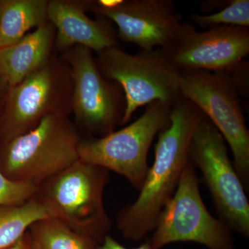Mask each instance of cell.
Wrapping results in <instances>:
<instances>
[{
	"label": "cell",
	"mask_w": 249,
	"mask_h": 249,
	"mask_svg": "<svg viewBox=\"0 0 249 249\" xmlns=\"http://www.w3.org/2000/svg\"><path fill=\"white\" fill-rule=\"evenodd\" d=\"M232 232L205 206L196 168L190 161L149 239L155 249L177 242H195L208 249H233Z\"/></svg>",
	"instance_id": "cell-8"
},
{
	"label": "cell",
	"mask_w": 249,
	"mask_h": 249,
	"mask_svg": "<svg viewBox=\"0 0 249 249\" xmlns=\"http://www.w3.org/2000/svg\"><path fill=\"white\" fill-rule=\"evenodd\" d=\"M49 217L36 196L24 204L0 208V249L12 247L34 223Z\"/></svg>",
	"instance_id": "cell-17"
},
{
	"label": "cell",
	"mask_w": 249,
	"mask_h": 249,
	"mask_svg": "<svg viewBox=\"0 0 249 249\" xmlns=\"http://www.w3.org/2000/svg\"><path fill=\"white\" fill-rule=\"evenodd\" d=\"M81 140L62 111L49 114L34 128L8 141L0 168L12 179L37 187L80 160Z\"/></svg>",
	"instance_id": "cell-3"
},
{
	"label": "cell",
	"mask_w": 249,
	"mask_h": 249,
	"mask_svg": "<svg viewBox=\"0 0 249 249\" xmlns=\"http://www.w3.org/2000/svg\"><path fill=\"white\" fill-rule=\"evenodd\" d=\"M180 94L191 101L218 129L233 157L232 163L246 191L249 188V131L241 97L229 73L180 71Z\"/></svg>",
	"instance_id": "cell-5"
},
{
	"label": "cell",
	"mask_w": 249,
	"mask_h": 249,
	"mask_svg": "<svg viewBox=\"0 0 249 249\" xmlns=\"http://www.w3.org/2000/svg\"><path fill=\"white\" fill-rule=\"evenodd\" d=\"M204 114L181 94L174 103L168 127L159 134L155 160L149 167L140 193L121 210L116 227L125 240H145L155 230L160 212L171 199L190 162V147Z\"/></svg>",
	"instance_id": "cell-1"
},
{
	"label": "cell",
	"mask_w": 249,
	"mask_h": 249,
	"mask_svg": "<svg viewBox=\"0 0 249 249\" xmlns=\"http://www.w3.org/2000/svg\"><path fill=\"white\" fill-rule=\"evenodd\" d=\"M72 82V107L78 124L89 134L102 137L121 124L125 109L122 89L103 76L92 51L75 46L65 53Z\"/></svg>",
	"instance_id": "cell-9"
},
{
	"label": "cell",
	"mask_w": 249,
	"mask_h": 249,
	"mask_svg": "<svg viewBox=\"0 0 249 249\" xmlns=\"http://www.w3.org/2000/svg\"><path fill=\"white\" fill-rule=\"evenodd\" d=\"M109 171L78 160L37 186L36 196L55 218L100 244L110 231L104 204Z\"/></svg>",
	"instance_id": "cell-2"
},
{
	"label": "cell",
	"mask_w": 249,
	"mask_h": 249,
	"mask_svg": "<svg viewBox=\"0 0 249 249\" xmlns=\"http://www.w3.org/2000/svg\"><path fill=\"white\" fill-rule=\"evenodd\" d=\"M96 64L103 76L115 82L124 93L125 109L121 124L139 107L155 101L175 103L179 96L180 71L160 49L129 54L118 47L98 53Z\"/></svg>",
	"instance_id": "cell-7"
},
{
	"label": "cell",
	"mask_w": 249,
	"mask_h": 249,
	"mask_svg": "<svg viewBox=\"0 0 249 249\" xmlns=\"http://www.w3.org/2000/svg\"><path fill=\"white\" fill-rule=\"evenodd\" d=\"M88 9L114 22L116 36L141 50L166 48L176 39L183 22L172 0H119L111 8L88 3Z\"/></svg>",
	"instance_id": "cell-11"
},
{
	"label": "cell",
	"mask_w": 249,
	"mask_h": 249,
	"mask_svg": "<svg viewBox=\"0 0 249 249\" xmlns=\"http://www.w3.org/2000/svg\"><path fill=\"white\" fill-rule=\"evenodd\" d=\"M37 190L33 183L9 178L0 168V208L24 204L36 196Z\"/></svg>",
	"instance_id": "cell-19"
},
{
	"label": "cell",
	"mask_w": 249,
	"mask_h": 249,
	"mask_svg": "<svg viewBox=\"0 0 249 249\" xmlns=\"http://www.w3.org/2000/svg\"><path fill=\"white\" fill-rule=\"evenodd\" d=\"M6 249H36L29 231L12 247Z\"/></svg>",
	"instance_id": "cell-21"
},
{
	"label": "cell",
	"mask_w": 249,
	"mask_h": 249,
	"mask_svg": "<svg viewBox=\"0 0 249 249\" xmlns=\"http://www.w3.org/2000/svg\"><path fill=\"white\" fill-rule=\"evenodd\" d=\"M222 134L204 116L195 131L190 161L202 175L219 219L232 232L249 237V202Z\"/></svg>",
	"instance_id": "cell-6"
},
{
	"label": "cell",
	"mask_w": 249,
	"mask_h": 249,
	"mask_svg": "<svg viewBox=\"0 0 249 249\" xmlns=\"http://www.w3.org/2000/svg\"><path fill=\"white\" fill-rule=\"evenodd\" d=\"M162 53L178 71L230 73L249 53V28L217 26L199 31L183 22L176 39Z\"/></svg>",
	"instance_id": "cell-10"
},
{
	"label": "cell",
	"mask_w": 249,
	"mask_h": 249,
	"mask_svg": "<svg viewBox=\"0 0 249 249\" xmlns=\"http://www.w3.org/2000/svg\"><path fill=\"white\" fill-rule=\"evenodd\" d=\"M1 1H0V13H1Z\"/></svg>",
	"instance_id": "cell-22"
},
{
	"label": "cell",
	"mask_w": 249,
	"mask_h": 249,
	"mask_svg": "<svg viewBox=\"0 0 249 249\" xmlns=\"http://www.w3.org/2000/svg\"><path fill=\"white\" fill-rule=\"evenodd\" d=\"M173 104L155 101L124 128L104 137L82 139L80 160L119 174L139 191L149 169V150L156 136L169 125Z\"/></svg>",
	"instance_id": "cell-4"
},
{
	"label": "cell",
	"mask_w": 249,
	"mask_h": 249,
	"mask_svg": "<svg viewBox=\"0 0 249 249\" xmlns=\"http://www.w3.org/2000/svg\"><path fill=\"white\" fill-rule=\"evenodd\" d=\"M86 4L64 0L48 1V19L55 28L58 48L81 46L99 53L118 47L110 21L106 18L94 20L88 17L85 11L88 9Z\"/></svg>",
	"instance_id": "cell-13"
},
{
	"label": "cell",
	"mask_w": 249,
	"mask_h": 249,
	"mask_svg": "<svg viewBox=\"0 0 249 249\" xmlns=\"http://www.w3.org/2000/svg\"><path fill=\"white\" fill-rule=\"evenodd\" d=\"M29 232L36 249H94L99 245L55 218L37 221Z\"/></svg>",
	"instance_id": "cell-16"
},
{
	"label": "cell",
	"mask_w": 249,
	"mask_h": 249,
	"mask_svg": "<svg viewBox=\"0 0 249 249\" xmlns=\"http://www.w3.org/2000/svg\"><path fill=\"white\" fill-rule=\"evenodd\" d=\"M60 72L52 60L19 84L10 88L5 113V132L10 139L34 128L55 109L60 91Z\"/></svg>",
	"instance_id": "cell-12"
},
{
	"label": "cell",
	"mask_w": 249,
	"mask_h": 249,
	"mask_svg": "<svg viewBox=\"0 0 249 249\" xmlns=\"http://www.w3.org/2000/svg\"><path fill=\"white\" fill-rule=\"evenodd\" d=\"M191 20L201 29L217 26H235L249 28V0H231L217 12L211 14H193Z\"/></svg>",
	"instance_id": "cell-18"
},
{
	"label": "cell",
	"mask_w": 249,
	"mask_h": 249,
	"mask_svg": "<svg viewBox=\"0 0 249 249\" xmlns=\"http://www.w3.org/2000/svg\"><path fill=\"white\" fill-rule=\"evenodd\" d=\"M94 249H155L152 247L151 243H150L149 237L145 239L144 242L138 247L135 248H127L124 247V245L119 243L117 240L113 238L111 235H107L104 237L102 242L96 246Z\"/></svg>",
	"instance_id": "cell-20"
},
{
	"label": "cell",
	"mask_w": 249,
	"mask_h": 249,
	"mask_svg": "<svg viewBox=\"0 0 249 249\" xmlns=\"http://www.w3.org/2000/svg\"><path fill=\"white\" fill-rule=\"evenodd\" d=\"M47 0L1 1L0 49L14 45L28 31L48 22Z\"/></svg>",
	"instance_id": "cell-15"
},
{
	"label": "cell",
	"mask_w": 249,
	"mask_h": 249,
	"mask_svg": "<svg viewBox=\"0 0 249 249\" xmlns=\"http://www.w3.org/2000/svg\"><path fill=\"white\" fill-rule=\"evenodd\" d=\"M55 36L48 21L14 45L0 49V79L12 88L40 70L51 60Z\"/></svg>",
	"instance_id": "cell-14"
}]
</instances>
